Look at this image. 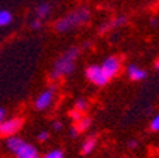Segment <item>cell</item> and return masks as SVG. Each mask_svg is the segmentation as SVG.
Here are the masks:
<instances>
[{"label":"cell","instance_id":"9c48e42d","mask_svg":"<svg viewBox=\"0 0 159 158\" xmlns=\"http://www.w3.org/2000/svg\"><path fill=\"white\" fill-rule=\"evenodd\" d=\"M125 23H126V17L119 16V17H116V19H114L112 22H109V23H104L102 26L98 29V31L101 34H104V33H107L108 30L115 29V27H121V26H124Z\"/></svg>","mask_w":159,"mask_h":158},{"label":"cell","instance_id":"5b68a950","mask_svg":"<svg viewBox=\"0 0 159 158\" xmlns=\"http://www.w3.org/2000/svg\"><path fill=\"white\" fill-rule=\"evenodd\" d=\"M101 69H102L104 74L111 80L112 77H115L116 74L119 73V69H121V61H119V59L116 56H109L102 61Z\"/></svg>","mask_w":159,"mask_h":158},{"label":"cell","instance_id":"30bf717a","mask_svg":"<svg viewBox=\"0 0 159 158\" xmlns=\"http://www.w3.org/2000/svg\"><path fill=\"white\" fill-rule=\"evenodd\" d=\"M95 145H97V140L95 138H87L85 141L83 142V145H81V154L83 155H88L91 154V152L94 151V148H95Z\"/></svg>","mask_w":159,"mask_h":158},{"label":"cell","instance_id":"ac0fdd59","mask_svg":"<svg viewBox=\"0 0 159 158\" xmlns=\"http://www.w3.org/2000/svg\"><path fill=\"white\" fill-rule=\"evenodd\" d=\"M68 115H70V117H71V118L74 120V121H77V120H80V118H81V117H83V113H80L78 110H75V108H74V110H71V111L68 113Z\"/></svg>","mask_w":159,"mask_h":158},{"label":"cell","instance_id":"9a60e30c","mask_svg":"<svg viewBox=\"0 0 159 158\" xmlns=\"http://www.w3.org/2000/svg\"><path fill=\"white\" fill-rule=\"evenodd\" d=\"M43 158H64V152L61 150H51Z\"/></svg>","mask_w":159,"mask_h":158},{"label":"cell","instance_id":"ba28073f","mask_svg":"<svg viewBox=\"0 0 159 158\" xmlns=\"http://www.w3.org/2000/svg\"><path fill=\"white\" fill-rule=\"evenodd\" d=\"M126 74H128V77L131 80H134V81H141V80H143L146 77L145 70L141 69V67H138V66H135V64L128 66V69H126Z\"/></svg>","mask_w":159,"mask_h":158},{"label":"cell","instance_id":"8992f818","mask_svg":"<svg viewBox=\"0 0 159 158\" xmlns=\"http://www.w3.org/2000/svg\"><path fill=\"white\" fill-rule=\"evenodd\" d=\"M56 89L57 87L53 86V87H50V89L44 90V91L36 98V101H34V107H36L37 110L48 108L50 104L53 103V97H54V91H56Z\"/></svg>","mask_w":159,"mask_h":158},{"label":"cell","instance_id":"3957f363","mask_svg":"<svg viewBox=\"0 0 159 158\" xmlns=\"http://www.w3.org/2000/svg\"><path fill=\"white\" fill-rule=\"evenodd\" d=\"M24 124V120L21 117H14V118H9V120H3L0 122V135L3 137H10L14 135L19 131Z\"/></svg>","mask_w":159,"mask_h":158},{"label":"cell","instance_id":"4fadbf2b","mask_svg":"<svg viewBox=\"0 0 159 158\" xmlns=\"http://www.w3.org/2000/svg\"><path fill=\"white\" fill-rule=\"evenodd\" d=\"M50 10H51V6H50V4H47V3L40 4L36 10L37 17H39V19H44V17H47L50 14Z\"/></svg>","mask_w":159,"mask_h":158},{"label":"cell","instance_id":"7c38bea8","mask_svg":"<svg viewBox=\"0 0 159 158\" xmlns=\"http://www.w3.org/2000/svg\"><path fill=\"white\" fill-rule=\"evenodd\" d=\"M23 142L24 141L21 138H19V137H9V140H7V148L11 152H16V150L19 148Z\"/></svg>","mask_w":159,"mask_h":158},{"label":"cell","instance_id":"484cf974","mask_svg":"<svg viewBox=\"0 0 159 158\" xmlns=\"http://www.w3.org/2000/svg\"><path fill=\"white\" fill-rule=\"evenodd\" d=\"M155 67H156V69H159V59L156 60V63H155Z\"/></svg>","mask_w":159,"mask_h":158},{"label":"cell","instance_id":"603a6c76","mask_svg":"<svg viewBox=\"0 0 159 158\" xmlns=\"http://www.w3.org/2000/svg\"><path fill=\"white\" fill-rule=\"evenodd\" d=\"M4 115H6V110H4V108H0V122L4 120Z\"/></svg>","mask_w":159,"mask_h":158},{"label":"cell","instance_id":"cb8c5ba5","mask_svg":"<svg viewBox=\"0 0 159 158\" xmlns=\"http://www.w3.org/2000/svg\"><path fill=\"white\" fill-rule=\"evenodd\" d=\"M61 127H63V124L60 121H56L54 122V130H61Z\"/></svg>","mask_w":159,"mask_h":158},{"label":"cell","instance_id":"5bb4252c","mask_svg":"<svg viewBox=\"0 0 159 158\" xmlns=\"http://www.w3.org/2000/svg\"><path fill=\"white\" fill-rule=\"evenodd\" d=\"M11 19H13V16H11L10 12H7V10H0V27L10 24L11 23Z\"/></svg>","mask_w":159,"mask_h":158},{"label":"cell","instance_id":"7a4b0ae2","mask_svg":"<svg viewBox=\"0 0 159 158\" xmlns=\"http://www.w3.org/2000/svg\"><path fill=\"white\" fill-rule=\"evenodd\" d=\"M89 20V10L85 7H81V9L75 10V12H71L70 14L64 16L63 19H60L56 22L54 24V29L58 33H66L71 29H75L80 24H84Z\"/></svg>","mask_w":159,"mask_h":158},{"label":"cell","instance_id":"8fae6325","mask_svg":"<svg viewBox=\"0 0 159 158\" xmlns=\"http://www.w3.org/2000/svg\"><path fill=\"white\" fill-rule=\"evenodd\" d=\"M89 125H91V118L83 115L81 118L75 121V125H74V127H75V130L78 132H83V131H85V130H88Z\"/></svg>","mask_w":159,"mask_h":158},{"label":"cell","instance_id":"6da1fadb","mask_svg":"<svg viewBox=\"0 0 159 158\" xmlns=\"http://www.w3.org/2000/svg\"><path fill=\"white\" fill-rule=\"evenodd\" d=\"M80 54V49L78 47H71L70 50H67L63 56H60L56 60L53 67V71L50 73V79L51 80H58L61 77L67 76L70 73L74 71L75 67V60Z\"/></svg>","mask_w":159,"mask_h":158},{"label":"cell","instance_id":"44dd1931","mask_svg":"<svg viewBox=\"0 0 159 158\" xmlns=\"http://www.w3.org/2000/svg\"><path fill=\"white\" fill-rule=\"evenodd\" d=\"M128 147L129 148H136V147H138V141H136V140H131V141L128 142Z\"/></svg>","mask_w":159,"mask_h":158},{"label":"cell","instance_id":"7402d4cb","mask_svg":"<svg viewBox=\"0 0 159 158\" xmlns=\"http://www.w3.org/2000/svg\"><path fill=\"white\" fill-rule=\"evenodd\" d=\"M70 134H71V137H77V135H78L80 132L75 130V127H73V128L70 130Z\"/></svg>","mask_w":159,"mask_h":158},{"label":"cell","instance_id":"277c9868","mask_svg":"<svg viewBox=\"0 0 159 158\" xmlns=\"http://www.w3.org/2000/svg\"><path fill=\"white\" fill-rule=\"evenodd\" d=\"M85 76H87V79H88L89 81L93 83V84H95V86H98V87L105 86L107 83L109 81V79L104 74L101 66H95V64H94V66L87 67Z\"/></svg>","mask_w":159,"mask_h":158},{"label":"cell","instance_id":"2e32d148","mask_svg":"<svg viewBox=\"0 0 159 158\" xmlns=\"http://www.w3.org/2000/svg\"><path fill=\"white\" fill-rule=\"evenodd\" d=\"M149 128H151V131H155V132L159 131V114H156L152 118V121L149 124Z\"/></svg>","mask_w":159,"mask_h":158},{"label":"cell","instance_id":"ffe728a7","mask_svg":"<svg viewBox=\"0 0 159 158\" xmlns=\"http://www.w3.org/2000/svg\"><path fill=\"white\" fill-rule=\"evenodd\" d=\"M31 27H33L34 30H39L40 27H41V22H40V20H34L33 23H31Z\"/></svg>","mask_w":159,"mask_h":158},{"label":"cell","instance_id":"e0dca14e","mask_svg":"<svg viewBox=\"0 0 159 158\" xmlns=\"http://www.w3.org/2000/svg\"><path fill=\"white\" fill-rule=\"evenodd\" d=\"M75 110H78L80 113H84L87 110V101L84 98H80V100H77V103H75Z\"/></svg>","mask_w":159,"mask_h":158},{"label":"cell","instance_id":"d6986e66","mask_svg":"<svg viewBox=\"0 0 159 158\" xmlns=\"http://www.w3.org/2000/svg\"><path fill=\"white\" fill-rule=\"evenodd\" d=\"M47 138H48V132L47 131H41L37 135V140H39V141H46Z\"/></svg>","mask_w":159,"mask_h":158},{"label":"cell","instance_id":"52a82bcc","mask_svg":"<svg viewBox=\"0 0 159 158\" xmlns=\"http://www.w3.org/2000/svg\"><path fill=\"white\" fill-rule=\"evenodd\" d=\"M16 157L17 158H39V152L34 145L29 144V142H23L19 148L16 150Z\"/></svg>","mask_w":159,"mask_h":158},{"label":"cell","instance_id":"d4e9b609","mask_svg":"<svg viewBox=\"0 0 159 158\" xmlns=\"http://www.w3.org/2000/svg\"><path fill=\"white\" fill-rule=\"evenodd\" d=\"M151 24H152V26L155 27L156 24H158V20H156V19H152V20H151Z\"/></svg>","mask_w":159,"mask_h":158}]
</instances>
